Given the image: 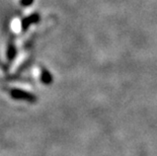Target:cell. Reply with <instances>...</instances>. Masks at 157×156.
<instances>
[{
  "label": "cell",
  "mask_w": 157,
  "mask_h": 156,
  "mask_svg": "<svg viewBox=\"0 0 157 156\" xmlns=\"http://www.w3.org/2000/svg\"><path fill=\"white\" fill-rule=\"evenodd\" d=\"M10 95L12 98L17 99V101H25L28 102H36V97L33 94L29 93L28 91L21 90V89H11L10 90Z\"/></svg>",
  "instance_id": "obj_1"
},
{
  "label": "cell",
  "mask_w": 157,
  "mask_h": 156,
  "mask_svg": "<svg viewBox=\"0 0 157 156\" xmlns=\"http://www.w3.org/2000/svg\"><path fill=\"white\" fill-rule=\"evenodd\" d=\"M42 75H43L42 76V81L44 82L45 84H49L50 82H51V80H52V78H51V76H50L49 72L48 71H44Z\"/></svg>",
  "instance_id": "obj_2"
}]
</instances>
